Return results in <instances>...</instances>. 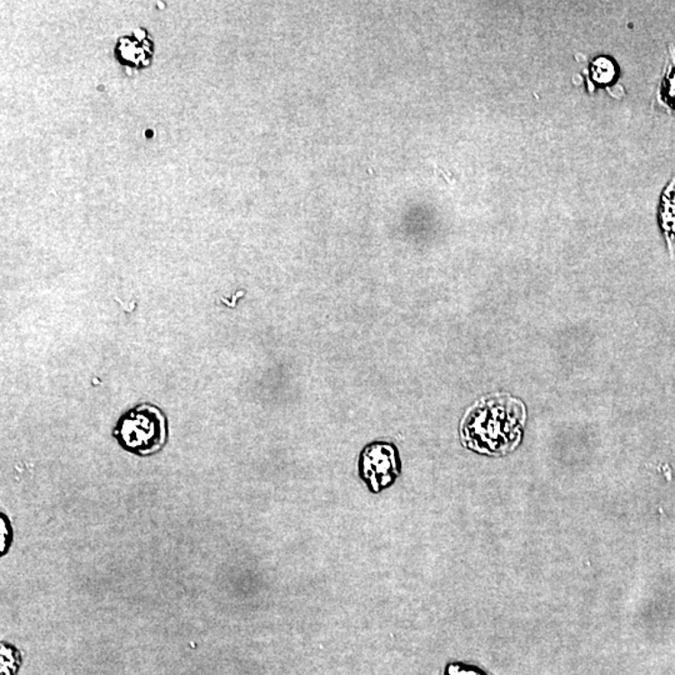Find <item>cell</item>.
<instances>
[{"instance_id": "cell-3", "label": "cell", "mask_w": 675, "mask_h": 675, "mask_svg": "<svg viewBox=\"0 0 675 675\" xmlns=\"http://www.w3.org/2000/svg\"><path fill=\"white\" fill-rule=\"evenodd\" d=\"M361 471L364 479L369 482L374 490H380L389 486L394 478L398 476V454L389 444L370 445L361 457Z\"/></svg>"}, {"instance_id": "cell-5", "label": "cell", "mask_w": 675, "mask_h": 675, "mask_svg": "<svg viewBox=\"0 0 675 675\" xmlns=\"http://www.w3.org/2000/svg\"><path fill=\"white\" fill-rule=\"evenodd\" d=\"M590 74L592 80L598 84V87H606L607 84L612 83L616 78L615 64L607 58H597L590 66Z\"/></svg>"}, {"instance_id": "cell-2", "label": "cell", "mask_w": 675, "mask_h": 675, "mask_svg": "<svg viewBox=\"0 0 675 675\" xmlns=\"http://www.w3.org/2000/svg\"><path fill=\"white\" fill-rule=\"evenodd\" d=\"M113 434L129 453L151 455L167 443V418L157 406L141 405L122 415Z\"/></svg>"}, {"instance_id": "cell-1", "label": "cell", "mask_w": 675, "mask_h": 675, "mask_svg": "<svg viewBox=\"0 0 675 675\" xmlns=\"http://www.w3.org/2000/svg\"><path fill=\"white\" fill-rule=\"evenodd\" d=\"M524 406L508 396L483 400L470 410L463 424L468 444L478 451L502 453L521 441Z\"/></svg>"}, {"instance_id": "cell-6", "label": "cell", "mask_w": 675, "mask_h": 675, "mask_svg": "<svg viewBox=\"0 0 675 675\" xmlns=\"http://www.w3.org/2000/svg\"><path fill=\"white\" fill-rule=\"evenodd\" d=\"M0 533H2V534H0V539H2V541H0V557H5V555L8 553L9 549H11L13 535H14V533H13L12 523L5 513L0 515Z\"/></svg>"}, {"instance_id": "cell-4", "label": "cell", "mask_w": 675, "mask_h": 675, "mask_svg": "<svg viewBox=\"0 0 675 675\" xmlns=\"http://www.w3.org/2000/svg\"><path fill=\"white\" fill-rule=\"evenodd\" d=\"M671 51H673V56H671L668 72L665 74L663 84H661L658 99L661 105L675 111V50L673 47H671Z\"/></svg>"}]
</instances>
